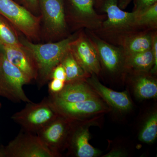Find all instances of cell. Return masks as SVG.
Here are the masks:
<instances>
[{
	"label": "cell",
	"mask_w": 157,
	"mask_h": 157,
	"mask_svg": "<svg viewBox=\"0 0 157 157\" xmlns=\"http://www.w3.org/2000/svg\"><path fill=\"white\" fill-rule=\"evenodd\" d=\"M0 53V95L14 102H32L23 88L24 85L31 82L18 68Z\"/></svg>",
	"instance_id": "4"
},
{
	"label": "cell",
	"mask_w": 157,
	"mask_h": 157,
	"mask_svg": "<svg viewBox=\"0 0 157 157\" xmlns=\"http://www.w3.org/2000/svg\"><path fill=\"white\" fill-rule=\"evenodd\" d=\"M134 11L141 12L157 3V0H134Z\"/></svg>",
	"instance_id": "24"
},
{
	"label": "cell",
	"mask_w": 157,
	"mask_h": 157,
	"mask_svg": "<svg viewBox=\"0 0 157 157\" xmlns=\"http://www.w3.org/2000/svg\"><path fill=\"white\" fill-rule=\"evenodd\" d=\"M154 65V57L151 48L150 50L126 56L125 66L139 73H147Z\"/></svg>",
	"instance_id": "19"
},
{
	"label": "cell",
	"mask_w": 157,
	"mask_h": 157,
	"mask_svg": "<svg viewBox=\"0 0 157 157\" xmlns=\"http://www.w3.org/2000/svg\"><path fill=\"white\" fill-rule=\"evenodd\" d=\"M60 63L66 72V82L86 79L89 76L78 63L70 48L65 53Z\"/></svg>",
	"instance_id": "20"
},
{
	"label": "cell",
	"mask_w": 157,
	"mask_h": 157,
	"mask_svg": "<svg viewBox=\"0 0 157 157\" xmlns=\"http://www.w3.org/2000/svg\"><path fill=\"white\" fill-rule=\"evenodd\" d=\"M48 84L50 94H56L59 92L64 86L65 82L56 78H52Z\"/></svg>",
	"instance_id": "25"
},
{
	"label": "cell",
	"mask_w": 157,
	"mask_h": 157,
	"mask_svg": "<svg viewBox=\"0 0 157 157\" xmlns=\"http://www.w3.org/2000/svg\"><path fill=\"white\" fill-rule=\"evenodd\" d=\"M74 121L59 114L36 135L56 157L60 156L62 151L67 148Z\"/></svg>",
	"instance_id": "5"
},
{
	"label": "cell",
	"mask_w": 157,
	"mask_h": 157,
	"mask_svg": "<svg viewBox=\"0 0 157 157\" xmlns=\"http://www.w3.org/2000/svg\"><path fill=\"white\" fill-rule=\"evenodd\" d=\"M0 52L12 64L17 67L31 82L36 80L38 70L32 56L23 46L0 45Z\"/></svg>",
	"instance_id": "13"
},
{
	"label": "cell",
	"mask_w": 157,
	"mask_h": 157,
	"mask_svg": "<svg viewBox=\"0 0 157 157\" xmlns=\"http://www.w3.org/2000/svg\"><path fill=\"white\" fill-rule=\"evenodd\" d=\"M48 98L59 114L73 121H79L88 116L107 110V107L98 97L75 103Z\"/></svg>",
	"instance_id": "10"
},
{
	"label": "cell",
	"mask_w": 157,
	"mask_h": 157,
	"mask_svg": "<svg viewBox=\"0 0 157 157\" xmlns=\"http://www.w3.org/2000/svg\"><path fill=\"white\" fill-rule=\"evenodd\" d=\"M90 39L95 45L101 64L109 73H116L125 66V56L122 49L110 45L92 35Z\"/></svg>",
	"instance_id": "12"
},
{
	"label": "cell",
	"mask_w": 157,
	"mask_h": 157,
	"mask_svg": "<svg viewBox=\"0 0 157 157\" xmlns=\"http://www.w3.org/2000/svg\"><path fill=\"white\" fill-rule=\"evenodd\" d=\"M152 36L153 35L146 33L127 35L122 42L125 56L151 49Z\"/></svg>",
	"instance_id": "17"
},
{
	"label": "cell",
	"mask_w": 157,
	"mask_h": 157,
	"mask_svg": "<svg viewBox=\"0 0 157 157\" xmlns=\"http://www.w3.org/2000/svg\"><path fill=\"white\" fill-rule=\"evenodd\" d=\"M39 6L45 36L49 39L63 36L67 31L64 0H39Z\"/></svg>",
	"instance_id": "7"
},
{
	"label": "cell",
	"mask_w": 157,
	"mask_h": 157,
	"mask_svg": "<svg viewBox=\"0 0 157 157\" xmlns=\"http://www.w3.org/2000/svg\"><path fill=\"white\" fill-rule=\"evenodd\" d=\"M86 81L97 94L101 96L111 107L121 112L128 111L132 108V104L127 92L115 91L102 84L96 75L91 74Z\"/></svg>",
	"instance_id": "15"
},
{
	"label": "cell",
	"mask_w": 157,
	"mask_h": 157,
	"mask_svg": "<svg viewBox=\"0 0 157 157\" xmlns=\"http://www.w3.org/2000/svg\"><path fill=\"white\" fill-rule=\"evenodd\" d=\"M90 135L88 126L78 124L75 121L70 133L67 148L70 153L77 157H96L101 151L89 143Z\"/></svg>",
	"instance_id": "11"
},
{
	"label": "cell",
	"mask_w": 157,
	"mask_h": 157,
	"mask_svg": "<svg viewBox=\"0 0 157 157\" xmlns=\"http://www.w3.org/2000/svg\"><path fill=\"white\" fill-rule=\"evenodd\" d=\"M52 78H56L66 82V72L62 64H59L54 69L51 76V79Z\"/></svg>",
	"instance_id": "26"
},
{
	"label": "cell",
	"mask_w": 157,
	"mask_h": 157,
	"mask_svg": "<svg viewBox=\"0 0 157 157\" xmlns=\"http://www.w3.org/2000/svg\"><path fill=\"white\" fill-rule=\"evenodd\" d=\"M23 4L30 11L36 12L39 7V0H21Z\"/></svg>",
	"instance_id": "28"
},
{
	"label": "cell",
	"mask_w": 157,
	"mask_h": 157,
	"mask_svg": "<svg viewBox=\"0 0 157 157\" xmlns=\"http://www.w3.org/2000/svg\"><path fill=\"white\" fill-rule=\"evenodd\" d=\"M151 50L154 57V65L152 68L151 73H155L157 70V36L156 33L153 34Z\"/></svg>",
	"instance_id": "27"
},
{
	"label": "cell",
	"mask_w": 157,
	"mask_h": 157,
	"mask_svg": "<svg viewBox=\"0 0 157 157\" xmlns=\"http://www.w3.org/2000/svg\"><path fill=\"white\" fill-rule=\"evenodd\" d=\"M135 77L134 90L136 96L140 99H149L157 96V83L155 78L147 75V73H139Z\"/></svg>",
	"instance_id": "18"
},
{
	"label": "cell",
	"mask_w": 157,
	"mask_h": 157,
	"mask_svg": "<svg viewBox=\"0 0 157 157\" xmlns=\"http://www.w3.org/2000/svg\"><path fill=\"white\" fill-rule=\"evenodd\" d=\"M0 15L29 40H39L41 16H36L14 0H0Z\"/></svg>",
	"instance_id": "3"
},
{
	"label": "cell",
	"mask_w": 157,
	"mask_h": 157,
	"mask_svg": "<svg viewBox=\"0 0 157 157\" xmlns=\"http://www.w3.org/2000/svg\"><path fill=\"white\" fill-rule=\"evenodd\" d=\"M71 17L78 25L91 29L101 28L102 19L94 9V0H70Z\"/></svg>",
	"instance_id": "14"
},
{
	"label": "cell",
	"mask_w": 157,
	"mask_h": 157,
	"mask_svg": "<svg viewBox=\"0 0 157 157\" xmlns=\"http://www.w3.org/2000/svg\"><path fill=\"white\" fill-rule=\"evenodd\" d=\"M76 37L71 36L59 42L45 44L34 43L23 37L19 38L24 48L28 52L36 66V80L39 86L44 85L51 79L54 69L60 63L65 53L70 48V43Z\"/></svg>",
	"instance_id": "1"
},
{
	"label": "cell",
	"mask_w": 157,
	"mask_h": 157,
	"mask_svg": "<svg viewBox=\"0 0 157 157\" xmlns=\"http://www.w3.org/2000/svg\"><path fill=\"white\" fill-rule=\"evenodd\" d=\"M132 0H119L118 6L121 9H124L129 5Z\"/></svg>",
	"instance_id": "30"
},
{
	"label": "cell",
	"mask_w": 157,
	"mask_h": 157,
	"mask_svg": "<svg viewBox=\"0 0 157 157\" xmlns=\"http://www.w3.org/2000/svg\"><path fill=\"white\" fill-rule=\"evenodd\" d=\"M157 23V3L138 13L137 26L141 27H155Z\"/></svg>",
	"instance_id": "23"
},
{
	"label": "cell",
	"mask_w": 157,
	"mask_h": 157,
	"mask_svg": "<svg viewBox=\"0 0 157 157\" xmlns=\"http://www.w3.org/2000/svg\"><path fill=\"white\" fill-rule=\"evenodd\" d=\"M49 97L66 102L75 103L98 98V96L86 79H80L65 82L61 91L57 94H50Z\"/></svg>",
	"instance_id": "16"
},
{
	"label": "cell",
	"mask_w": 157,
	"mask_h": 157,
	"mask_svg": "<svg viewBox=\"0 0 157 157\" xmlns=\"http://www.w3.org/2000/svg\"><path fill=\"white\" fill-rule=\"evenodd\" d=\"M157 137V113L154 112L145 121L140 132L139 139L141 142L152 143Z\"/></svg>",
	"instance_id": "22"
},
{
	"label": "cell",
	"mask_w": 157,
	"mask_h": 157,
	"mask_svg": "<svg viewBox=\"0 0 157 157\" xmlns=\"http://www.w3.org/2000/svg\"><path fill=\"white\" fill-rule=\"evenodd\" d=\"M0 107H1V104H0Z\"/></svg>",
	"instance_id": "32"
},
{
	"label": "cell",
	"mask_w": 157,
	"mask_h": 157,
	"mask_svg": "<svg viewBox=\"0 0 157 157\" xmlns=\"http://www.w3.org/2000/svg\"><path fill=\"white\" fill-rule=\"evenodd\" d=\"M1 54L0 53V65H1Z\"/></svg>",
	"instance_id": "31"
},
{
	"label": "cell",
	"mask_w": 157,
	"mask_h": 157,
	"mask_svg": "<svg viewBox=\"0 0 157 157\" xmlns=\"http://www.w3.org/2000/svg\"><path fill=\"white\" fill-rule=\"evenodd\" d=\"M125 154L124 152L120 150L113 151L109 152L104 157H123Z\"/></svg>",
	"instance_id": "29"
},
{
	"label": "cell",
	"mask_w": 157,
	"mask_h": 157,
	"mask_svg": "<svg viewBox=\"0 0 157 157\" xmlns=\"http://www.w3.org/2000/svg\"><path fill=\"white\" fill-rule=\"evenodd\" d=\"M16 29L0 15V45L22 47Z\"/></svg>",
	"instance_id": "21"
},
{
	"label": "cell",
	"mask_w": 157,
	"mask_h": 157,
	"mask_svg": "<svg viewBox=\"0 0 157 157\" xmlns=\"http://www.w3.org/2000/svg\"><path fill=\"white\" fill-rule=\"evenodd\" d=\"M0 154L7 157H56L36 134L23 130Z\"/></svg>",
	"instance_id": "6"
},
{
	"label": "cell",
	"mask_w": 157,
	"mask_h": 157,
	"mask_svg": "<svg viewBox=\"0 0 157 157\" xmlns=\"http://www.w3.org/2000/svg\"><path fill=\"white\" fill-rule=\"evenodd\" d=\"M59 115L50 99L46 98L38 103H27L24 108L11 118L23 131L36 134Z\"/></svg>",
	"instance_id": "2"
},
{
	"label": "cell",
	"mask_w": 157,
	"mask_h": 157,
	"mask_svg": "<svg viewBox=\"0 0 157 157\" xmlns=\"http://www.w3.org/2000/svg\"><path fill=\"white\" fill-rule=\"evenodd\" d=\"M70 49L88 75L99 74L101 70V63L91 39L81 34L71 42Z\"/></svg>",
	"instance_id": "9"
},
{
	"label": "cell",
	"mask_w": 157,
	"mask_h": 157,
	"mask_svg": "<svg viewBox=\"0 0 157 157\" xmlns=\"http://www.w3.org/2000/svg\"><path fill=\"white\" fill-rule=\"evenodd\" d=\"M103 8L107 14V18L103 21L101 28L105 30L113 33H125L138 28V12L123 11L118 5L117 0H106Z\"/></svg>",
	"instance_id": "8"
}]
</instances>
